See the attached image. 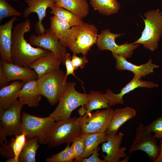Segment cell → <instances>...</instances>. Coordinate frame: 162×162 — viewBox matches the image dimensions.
I'll return each mask as SVG.
<instances>
[{"label": "cell", "mask_w": 162, "mask_h": 162, "mask_svg": "<svg viewBox=\"0 0 162 162\" xmlns=\"http://www.w3.org/2000/svg\"><path fill=\"white\" fill-rule=\"evenodd\" d=\"M30 29V20L29 19L13 26L10 50L13 63L29 68L37 60L50 52L41 48L33 47L27 41L24 34Z\"/></svg>", "instance_id": "1"}, {"label": "cell", "mask_w": 162, "mask_h": 162, "mask_svg": "<svg viewBox=\"0 0 162 162\" xmlns=\"http://www.w3.org/2000/svg\"><path fill=\"white\" fill-rule=\"evenodd\" d=\"M98 36V29L95 25L84 22L71 27L59 40L73 53L86 56L91 47L97 44Z\"/></svg>", "instance_id": "2"}, {"label": "cell", "mask_w": 162, "mask_h": 162, "mask_svg": "<svg viewBox=\"0 0 162 162\" xmlns=\"http://www.w3.org/2000/svg\"><path fill=\"white\" fill-rule=\"evenodd\" d=\"M82 134L78 117L55 121L39 142L47 145L49 149L63 143L69 144Z\"/></svg>", "instance_id": "3"}, {"label": "cell", "mask_w": 162, "mask_h": 162, "mask_svg": "<svg viewBox=\"0 0 162 162\" xmlns=\"http://www.w3.org/2000/svg\"><path fill=\"white\" fill-rule=\"evenodd\" d=\"M65 72L59 68L37 80L40 93L52 106L59 102L67 88L68 82L65 81Z\"/></svg>", "instance_id": "4"}, {"label": "cell", "mask_w": 162, "mask_h": 162, "mask_svg": "<svg viewBox=\"0 0 162 162\" xmlns=\"http://www.w3.org/2000/svg\"><path fill=\"white\" fill-rule=\"evenodd\" d=\"M146 19L141 16L145 24L141 37L134 44H141L152 51L156 50L162 35V12L158 9L145 12Z\"/></svg>", "instance_id": "5"}, {"label": "cell", "mask_w": 162, "mask_h": 162, "mask_svg": "<svg viewBox=\"0 0 162 162\" xmlns=\"http://www.w3.org/2000/svg\"><path fill=\"white\" fill-rule=\"evenodd\" d=\"M76 83L68 82L67 88L60 98L58 104L50 116L55 121L70 118L72 111L80 106H84L87 102V94L82 93L75 89Z\"/></svg>", "instance_id": "6"}, {"label": "cell", "mask_w": 162, "mask_h": 162, "mask_svg": "<svg viewBox=\"0 0 162 162\" xmlns=\"http://www.w3.org/2000/svg\"><path fill=\"white\" fill-rule=\"evenodd\" d=\"M152 133L147 129L143 124L140 123L128 153L130 154L136 151H143L147 154L151 161H154L160 154V147L157 145V139Z\"/></svg>", "instance_id": "7"}, {"label": "cell", "mask_w": 162, "mask_h": 162, "mask_svg": "<svg viewBox=\"0 0 162 162\" xmlns=\"http://www.w3.org/2000/svg\"><path fill=\"white\" fill-rule=\"evenodd\" d=\"M114 111L110 107L102 111L97 110L92 114L80 115L78 119L82 133L105 132Z\"/></svg>", "instance_id": "8"}, {"label": "cell", "mask_w": 162, "mask_h": 162, "mask_svg": "<svg viewBox=\"0 0 162 162\" xmlns=\"http://www.w3.org/2000/svg\"><path fill=\"white\" fill-rule=\"evenodd\" d=\"M55 122L50 116L47 117H40L23 112L19 134L25 133L26 139L40 138L46 133Z\"/></svg>", "instance_id": "9"}, {"label": "cell", "mask_w": 162, "mask_h": 162, "mask_svg": "<svg viewBox=\"0 0 162 162\" xmlns=\"http://www.w3.org/2000/svg\"><path fill=\"white\" fill-rule=\"evenodd\" d=\"M122 34L112 33L108 29L101 31L98 34L97 45L100 51L108 50L112 53H116L125 58L132 57L134 50L139 46V44L126 42L124 44L118 45L116 44V38L120 37Z\"/></svg>", "instance_id": "10"}, {"label": "cell", "mask_w": 162, "mask_h": 162, "mask_svg": "<svg viewBox=\"0 0 162 162\" xmlns=\"http://www.w3.org/2000/svg\"><path fill=\"white\" fill-rule=\"evenodd\" d=\"M24 105L17 100L7 109L0 110V128L7 136L19 134L22 124L21 112Z\"/></svg>", "instance_id": "11"}, {"label": "cell", "mask_w": 162, "mask_h": 162, "mask_svg": "<svg viewBox=\"0 0 162 162\" xmlns=\"http://www.w3.org/2000/svg\"><path fill=\"white\" fill-rule=\"evenodd\" d=\"M29 43L32 45L49 50L62 58L67 52V47L59 41L51 28L46 30L42 35L31 34L29 38Z\"/></svg>", "instance_id": "12"}, {"label": "cell", "mask_w": 162, "mask_h": 162, "mask_svg": "<svg viewBox=\"0 0 162 162\" xmlns=\"http://www.w3.org/2000/svg\"><path fill=\"white\" fill-rule=\"evenodd\" d=\"M142 77L140 75L134 74L131 80L122 88L120 92L118 94L114 93L109 89H107L105 94L108 99L110 106L119 104H123L124 96L138 88H152L158 87L157 84L151 81L143 80L141 79Z\"/></svg>", "instance_id": "13"}, {"label": "cell", "mask_w": 162, "mask_h": 162, "mask_svg": "<svg viewBox=\"0 0 162 162\" xmlns=\"http://www.w3.org/2000/svg\"><path fill=\"white\" fill-rule=\"evenodd\" d=\"M107 134V140L102 143L101 146L102 152L106 154L104 159L106 162H120L121 158L128 156L125 152L127 148L121 146L124 134L119 132L115 135Z\"/></svg>", "instance_id": "14"}, {"label": "cell", "mask_w": 162, "mask_h": 162, "mask_svg": "<svg viewBox=\"0 0 162 162\" xmlns=\"http://www.w3.org/2000/svg\"><path fill=\"white\" fill-rule=\"evenodd\" d=\"M28 5L23 12L25 18L27 17L32 13L37 14L38 21L34 26L38 35L44 34L46 31L42 21L46 16V11L48 8L54 5L56 0H24Z\"/></svg>", "instance_id": "15"}, {"label": "cell", "mask_w": 162, "mask_h": 162, "mask_svg": "<svg viewBox=\"0 0 162 162\" xmlns=\"http://www.w3.org/2000/svg\"><path fill=\"white\" fill-rule=\"evenodd\" d=\"M1 66L6 74L9 81L20 80L25 82L38 78L36 72L32 69L13 63L0 61Z\"/></svg>", "instance_id": "16"}, {"label": "cell", "mask_w": 162, "mask_h": 162, "mask_svg": "<svg viewBox=\"0 0 162 162\" xmlns=\"http://www.w3.org/2000/svg\"><path fill=\"white\" fill-rule=\"evenodd\" d=\"M112 53L113 57L116 60V68L119 70H128L132 72L134 74L145 77L153 73L154 69L159 67V66L153 63L151 59H150L146 63L139 65L128 62L126 58L116 53Z\"/></svg>", "instance_id": "17"}, {"label": "cell", "mask_w": 162, "mask_h": 162, "mask_svg": "<svg viewBox=\"0 0 162 162\" xmlns=\"http://www.w3.org/2000/svg\"><path fill=\"white\" fill-rule=\"evenodd\" d=\"M16 17L13 16L10 20L0 26V61L12 63L10 50L13 25Z\"/></svg>", "instance_id": "18"}, {"label": "cell", "mask_w": 162, "mask_h": 162, "mask_svg": "<svg viewBox=\"0 0 162 162\" xmlns=\"http://www.w3.org/2000/svg\"><path fill=\"white\" fill-rule=\"evenodd\" d=\"M62 62V58L52 52L38 58L31 66L37 73L38 78L47 73L59 68Z\"/></svg>", "instance_id": "19"}, {"label": "cell", "mask_w": 162, "mask_h": 162, "mask_svg": "<svg viewBox=\"0 0 162 162\" xmlns=\"http://www.w3.org/2000/svg\"><path fill=\"white\" fill-rule=\"evenodd\" d=\"M136 114L135 110L129 106L116 109L114 111L112 118L105 133L112 135H116L121 126L127 121L134 118Z\"/></svg>", "instance_id": "20"}, {"label": "cell", "mask_w": 162, "mask_h": 162, "mask_svg": "<svg viewBox=\"0 0 162 162\" xmlns=\"http://www.w3.org/2000/svg\"><path fill=\"white\" fill-rule=\"evenodd\" d=\"M25 83L20 80L14 81L0 88V110L7 109L17 100L19 92Z\"/></svg>", "instance_id": "21"}, {"label": "cell", "mask_w": 162, "mask_h": 162, "mask_svg": "<svg viewBox=\"0 0 162 162\" xmlns=\"http://www.w3.org/2000/svg\"><path fill=\"white\" fill-rule=\"evenodd\" d=\"M41 96L37 80H33L25 83L19 92L18 98L24 105L30 107H36L41 100Z\"/></svg>", "instance_id": "22"}, {"label": "cell", "mask_w": 162, "mask_h": 162, "mask_svg": "<svg viewBox=\"0 0 162 162\" xmlns=\"http://www.w3.org/2000/svg\"><path fill=\"white\" fill-rule=\"evenodd\" d=\"M54 6L64 8L82 19L86 17L89 12L87 0H56Z\"/></svg>", "instance_id": "23"}, {"label": "cell", "mask_w": 162, "mask_h": 162, "mask_svg": "<svg viewBox=\"0 0 162 162\" xmlns=\"http://www.w3.org/2000/svg\"><path fill=\"white\" fill-rule=\"evenodd\" d=\"M109 100L105 94L92 91L87 94L86 104L80 109L81 115L87 114L94 110L110 108Z\"/></svg>", "instance_id": "24"}, {"label": "cell", "mask_w": 162, "mask_h": 162, "mask_svg": "<svg viewBox=\"0 0 162 162\" xmlns=\"http://www.w3.org/2000/svg\"><path fill=\"white\" fill-rule=\"evenodd\" d=\"M85 147V151L83 158L89 157L101 143L106 142L108 135L105 132H96L82 134Z\"/></svg>", "instance_id": "25"}, {"label": "cell", "mask_w": 162, "mask_h": 162, "mask_svg": "<svg viewBox=\"0 0 162 162\" xmlns=\"http://www.w3.org/2000/svg\"><path fill=\"white\" fill-rule=\"evenodd\" d=\"M90 3L94 10L104 15L118 13L120 7L117 0H90Z\"/></svg>", "instance_id": "26"}, {"label": "cell", "mask_w": 162, "mask_h": 162, "mask_svg": "<svg viewBox=\"0 0 162 162\" xmlns=\"http://www.w3.org/2000/svg\"><path fill=\"white\" fill-rule=\"evenodd\" d=\"M39 138L26 139L19 157V162H35L37 151L39 147Z\"/></svg>", "instance_id": "27"}, {"label": "cell", "mask_w": 162, "mask_h": 162, "mask_svg": "<svg viewBox=\"0 0 162 162\" xmlns=\"http://www.w3.org/2000/svg\"><path fill=\"white\" fill-rule=\"evenodd\" d=\"M51 14L68 23L71 27L77 26L84 22L72 13L64 8L54 5L50 7Z\"/></svg>", "instance_id": "28"}, {"label": "cell", "mask_w": 162, "mask_h": 162, "mask_svg": "<svg viewBox=\"0 0 162 162\" xmlns=\"http://www.w3.org/2000/svg\"><path fill=\"white\" fill-rule=\"evenodd\" d=\"M50 28L59 40L71 27L67 22L53 16L50 18Z\"/></svg>", "instance_id": "29"}, {"label": "cell", "mask_w": 162, "mask_h": 162, "mask_svg": "<svg viewBox=\"0 0 162 162\" xmlns=\"http://www.w3.org/2000/svg\"><path fill=\"white\" fill-rule=\"evenodd\" d=\"M75 156L72 146L67 144L66 147L59 152L52 155L46 159L47 162H74Z\"/></svg>", "instance_id": "30"}, {"label": "cell", "mask_w": 162, "mask_h": 162, "mask_svg": "<svg viewBox=\"0 0 162 162\" xmlns=\"http://www.w3.org/2000/svg\"><path fill=\"white\" fill-rule=\"evenodd\" d=\"M15 137L12 138L10 144L14 154V158L18 162L19 156L26 141V135L22 132Z\"/></svg>", "instance_id": "31"}, {"label": "cell", "mask_w": 162, "mask_h": 162, "mask_svg": "<svg viewBox=\"0 0 162 162\" xmlns=\"http://www.w3.org/2000/svg\"><path fill=\"white\" fill-rule=\"evenodd\" d=\"M22 14L11 6L6 0H0V20L11 16H22Z\"/></svg>", "instance_id": "32"}, {"label": "cell", "mask_w": 162, "mask_h": 162, "mask_svg": "<svg viewBox=\"0 0 162 162\" xmlns=\"http://www.w3.org/2000/svg\"><path fill=\"white\" fill-rule=\"evenodd\" d=\"M72 146L75 156L74 162H81L85 151V143L82 137L81 136L76 139L73 142Z\"/></svg>", "instance_id": "33"}, {"label": "cell", "mask_w": 162, "mask_h": 162, "mask_svg": "<svg viewBox=\"0 0 162 162\" xmlns=\"http://www.w3.org/2000/svg\"><path fill=\"white\" fill-rule=\"evenodd\" d=\"M145 127L151 132H154V136L156 138L162 139V117L158 118Z\"/></svg>", "instance_id": "34"}, {"label": "cell", "mask_w": 162, "mask_h": 162, "mask_svg": "<svg viewBox=\"0 0 162 162\" xmlns=\"http://www.w3.org/2000/svg\"><path fill=\"white\" fill-rule=\"evenodd\" d=\"M72 56L70 54L67 53L62 58V63L64 64L66 68V72L65 78V82H67V78L70 74H72L76 77L74 72V69L72 63Z\"/></svg>", "instance_id": "35"}, {"label": "cell", "mask_w": 162, "mask_h": 162, "mask_svg": "<svg viewBox=\"0 0 162 162\" xmlns=\"http://www.w3.org/2000/svg\"><path fill=\"white\" fill-rule=\"evenodd\" d=\"M0 152L1 155L3 157L8 158L10 157H14V154L10 142L8 143L6 141L5 143H4L2 138L1 136H0Z\"/></svg>", "instance_id": "36"}, {"label": "cell", "mask_w": 162, "mask_h": 162, "mask_svg": "<svg viewBox=\"0 0 162 162\" xmlns=\"http://www.w3.org/2000/svg\"><path fill=\"white\" fill-rule=\"evenodd\" d=\"M71 61L74 70H77L79 68H83L86 64L88 62L86 55H83V56L80 57L75 53H73Z\"/></svg>", "instance_id": "37"}, {"label": "cell", "mask_w": 162, "mask_h": 162, "mask_svg": "<svg viewBox=\"0 0 162 162\" xmlns=\"http://www.w3.org/2000/svg\"><path fill=\"white\" fill-rule=\"evenodd\" d=\"M100 148L98 147L89 157L83 158L81 161L82 162H106L104 159H100L98 156V152Z\"/></svg>", "instance_id": "38"}, {"label": "cell", "mask_w": 162, "mask_h": 162, "mask_svg": "<svg viewBox=\"0 0 162 162\" xmlns=\"http://www.w3.org/2000/svg\"><path fill=\"white\" fill-rule=\"evenodd\" d=\"M9 82L8 77L0 66V88L8 85Z\"/></svg>", "instance_id": "39"}, {"label": "cell", "mask_w": 162, "mask_h": 162, "mask_svg": "<svg viewBox=\"0 0 162 162\" xmlns=\"http://www.w3.org/2000/svg\"><path fill=\"white\" fill-rule=\"evenodd\" d=\"M160 153L157 158L154 161V162H162V140H160Z\"/></svg>", "instance_id": "40"}, {"label": "cell", "mask_w": 162, "mask_h": 162, "mask_svg": "<svg viewBox=\"0 0 162 162\" xmlns=\"http://www.w3.org/2000/svg\"><path fill=\"white\" fill-rule=\"evenodd\" d=\"M6 162H16L14 158V157L8 158L6 161Z\"/></svg>", "instance_id": "41"}, {"label": "cell", "mask_w": 162, "mask_h": 162, "mask_svg": "<svg viewBox=\"0 0 162 162\" xmlns=\"http://www.w3.org/2000/svg\"><path fill=\"white\" fill-rule=\"evenodd\" d=\"M11 1H15L16 0H10Z\"/></svg>", "instance_id": "42"}, {"label": "cell", "mask_w": 162, "mask_h": 162, "mask_svg": "<svg viewBox=\"0 0 162 162\" xmlns=\"http://www.w3.org/2000/svg\"></svg>", "instance_id": "43"}]
</instances>
